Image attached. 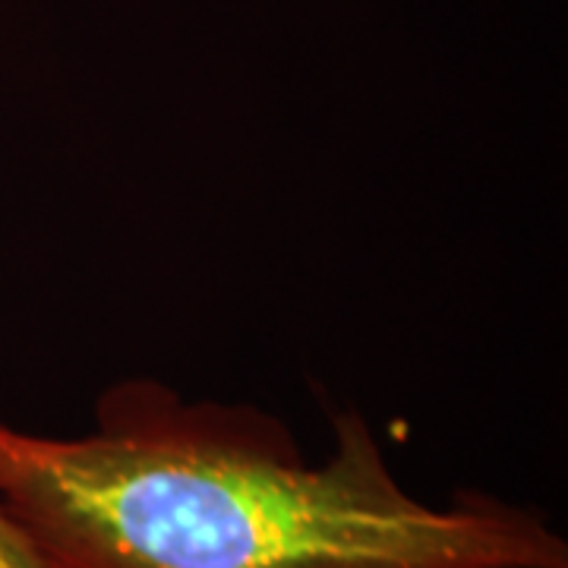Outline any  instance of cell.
<instances>
[{"mask_svg":"<svg viewBox=\"0 0 568 568\" xmlns=\"http://www.w3.org/2000/svg\"><path fill=\"white\" fill-rule=\"evenodd\" d=\"M332 439L310 462L275 414L123 379L77 436L0 424V511L36 568H568L530 508L407 493L364 414Z\"/></svg>","mask_w":568,"mask_h":568,"instance_id":"obj_1","label":"cell"},{"mask_svg":"<svg viewBox=\"0 0 568 568\" xmlns=\"http://www.w3.org/2000/svg\"><path fill=\"white\" fill-rule=\"evenodd\" d=\"M0 568H36L32 556L22 547L20 534L13 530L3 511H0Z\"/></svg>","mask_w":568,"mask_h":568,"instance_id":"obj_2","label":"cell"}]
</instances>
